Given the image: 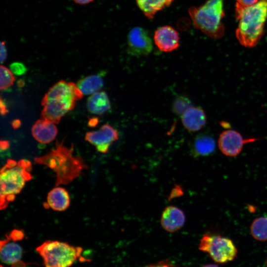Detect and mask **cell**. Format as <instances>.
<instances>
[{
  "label": "cell",
  "instance_id": "cell-1",
  "mask_svg": "<svg viewBox=\"0 0 267 267\" xmlns=\"http://www.w3.org/2000/svg\"><path fill=\"white\" fill-rule=\"evenodd\" d=\"M73 146L56 142L55 148L44 155L34 158L35 163L47 166L56 175L55 185H66L80 176L88 168L82 158L74 156Z\"/></svg>",
  "mask_w": 267,
  "mask_h": 267
},
{
  "label": "cell",
  "instance_id": "cell-2",
  "mask_svg": "<svg viewBox=\"0 0 267 267\" xmlns=\"http://www.w3.org/2000/svg\"><path fill=\"white\" fill-rule=\"evenodd\" d=\"M235 17L238 21L236 37L243 46L253 47L261 39L267 20V0H259L248 6L236 3Z\"/></svg>",
  "mask_w": 267,
  "mask_h": 267
},
{
  "label": "cell",
  "instance_id": "cell-3",
  "mask_svg": "<svg viewBox=\"0 0 267 267\" xmlns=\"http://www.w3.org/2000/svg\"><path fill=\"white\" fill-rule=\"evenodd\" d=\"M83 96L75 83L63 80L58 82L48 89L42 100V119L58 124Z\"/></svg>",
  "mask_w": 267,
  "mask_h": 267
},
{
  "label": "cell",
  "instance_id": "cell-4",
  "mask_svg": "<svg viewBox=\"0 0 267 267\" xmlns=\"http://www.w3.org/2000/svg\"><path fill=\"white\" fill-rule=\"evenodd\" d=\"M31 161L8 159L1 168L0 175V209L6 208L20 193L26 183L32 178Z\"/></svg>",
  "mask_w": 267,
  "mask_h": 267
},
{
  "label": "cell",
  "instance_id": "cell-5",
  "mask_svg": "<svg viewBox=\"0 0 267 267\" xmlns=\"http://www.w3.org/2000/svg\"><path fill=\"white\" fill-rule=\"evenodd\" d=\"M223 5V0H208L200 6L189 8L188 13L195 28L212 39L222 37L224 32Z\"/></svg>",
  "mask_w": 267,
  "mask_h": 267
},
{
  "label": "cell",
  "instance_id": "cell-6",
  "mask_svg": "<svg viewBox=\"0 0 267 267\" xmlns=\"http://www.w3.org/2000/svg\"><path fill=\"white\" fill-rule=\"evenodd\" d=\"M83 248L57 240H47L36 248L45 267H69L81 258ZM88 261L87 260H85Z\"/></svg>",
  "mask_w": 267,
  "mask_h": 267
},
{
  "label": "cell",
  "instance_id": "cell-7",
  "mask_svg": "<svg viewBox=\"0 0 267 267\" xmlns=\"http://www.w3.org/2000/svg\"><path fill=\"white\" fill-rule=\"evenodd\" d=\"M198 249L208 253L216 263L223 264L234 260L238 251L230 239L211 234H205L201 238Z\"/></svg>",
  "mask_w": 267,
  "mask_h": 267
},
{
  "label": "cell",
  "instance_id": "cell-8",
  "mask_svg": "<svg viewBox=\"0 0 267 267\" xmlns=\"http://www.w3.org/2000/svg\"><path fill=\"white\" fill-rule=\"evenodd\" d=\"M128 52L134 56L149 54L153 48L152 41L148 32L140 27L132 29L127 36Z\"/></svg>",
  "mask_w": 267,
  "mask_h": 267
},
{
  "label": "cell",
  "instance_id": "cell-9",
  "mask_svg": "<svg viewBox=\"0 0 267 267\" xmlns=\"http://www.w3.org/2000/svg\"><path fill=\"white\" fill-rule=\"evenodd\" d=\"M257 140L254 138L244 139L238 132L226 130L220 135L218 147L223 155L228 157H235L240 154L244 144Z\"/></svg>",
  "mask_w": 267,
  "mask_h": 267
},
{
  "label": "cell",
  "instance_id": "cell-10",
  "mask_svg": "<svg viewBox=\"0 0 267 267\" xmlns=\"http://www.w3.org/2000/svg\"><path fill=\"white\" fill-rule=\"evenodd\" d=\"M118 138V131L107 124L97 131L87 132L85 135V140L95 146L96 150L102 153H106L113 142Z\"/></svg>",
  "mask_w": 267,
  "mask_h": 267
},
{
  "label": "cell",
  "instance_id": "cell-11",
  "mask_svg": "<svg viewBox=\"0 0 267 267\" xmlns=\"http://www.w3.org/2000/svg\"><path fill=\"white\" fill-rule=\"evenodd\" d=\"M154 41L158 48L164 52L173 51L179 46V34L170 26L158 28L154 35Z\"/></svg>",
  "mask_w": 267,
  "mask_h": 267
},
{
  "label": "cell",
  "instance_id": "cell-12",
  "mask_svg": "<svg viewBox=\"0 0 267 267\" xmlns=\"http://www.w3.org/2000/svg\"><path fill=\"white\" fill-rule=\"evenodd\" d=\"M185 217L183 211L177 207H167L162 213L161 224L162 227L170 232L180 229L184 225Z\"/></svg>",
  "mask_w": 267,
  "mask_h": 267
},
{
  "label": "cell",
  "instance_id": "cell-13",
  "mask_svg": "<svg viewBox=\"0 0 267 267\" xmlns=\"http://www.w3.org/2000/svg\"><path fill=\"white\" fill-rule=\"evenodd\" d=\"M181 119L184 127L190 132L202 129L207 120L206 115L202 108L192 106L181 115Z\"/></svg>",
  "mask_w": 267,
  "mask_h": 267
},
{
  "label": "cell",
  "instance_id": "cell-14",
  "mask_svg": "<svg viewBox=\"0 0 267 267\" xmlns=\"http://www.w3.org/2000/svg\"><path fill=\"white\" fill-rule=\"evenodd\" d=\"M55 124L42 119L37 120L32 127V134L38 142L47 144L55 138L58 130Z\"/></svg>",
  "mask_w": 267,
  "mask_h": 267
},
{
  "label": "cell",
  "instance_id": "cell-15",
  "mask_svg": "<svg viewBox=\"0 0 267 267\" xmlns=\"http://www.w3.org/2000/svg\"><path fill=\"white\" fill-rule=\"evenodd\" d=\"M216 146L214 138L208 134L197 135L191 143L190 150L194 157H206L213 153Z\"/></svg>",
  "mask_w": 267,
  "mask_h": 267
},
{
  "label": "cell",
  "instance_id": "cell-16",
  "mask_svg": "<svg viewBox=\"0 0 267 267\" xmlns=\"http://www.w3.org/2000/svg\"><path fill=\"white\" fill-rule=\"evenodd\" d=\"M46 204L47 208L57 211H64L70 206L69 193L63 187L56 186L47 194Z\"/></svg>",
  "mask_w": 267,
  "mask_h": 267
},
{
  "label": "cell",
  "instance_id": "cell-17",
  "mask_svg": "<svg viewBox=\"0 0 267 267\" xmlns=\"http://www.w3.org/2000/svg\"><path fill=\"white\" fill-rule=\"evenodd\" d=\"M15 242L6 237L0 241V259L3 263L11 265L20 260L23 249Z\"/></svg>",
  "mask_w": 267,
  "mask_h": 267
},
{
  "label": "cell",
  "instance_id": "cell-18",
  "mask_svg": "<svg viewBox=\"0 0 267 267\" xmlns=\"http://www.w3.org/2000/svg\"><path fill=\"white\" fill-rule=\"evenodd\" d=\"M87 108L89 112L102 115L111 108V104L107 94L104 91H97L88 98Z\"/></svg>",
  "mask_w": 267,
  "mask_h": 267
},
{
  "label": "cell",
  "instance_id": "cell-19",
  "mask_svg": "<svg viewBox=\"0 0 267 267\" xmlns=\"http://www.w3.org/2000/svg\"><path fill=\"white\" fill-rule=\"evenodd\" d=\"M174 0H135L136 4L144 15L153 19L156 13L169 7Z\"/></svg>",
  "mask_w": 267,
  "mask_h": 267
},
{
  "label": "cell",
  "instance_id": "cell-20",
  "mask_svg": "<svg viewBox=\"0 0 267 267\" xmlns=\"http://www.w3.org/2000/svg\"><path fill=\"white\" fill-rule=\"evenodd\" d=\"M103 85L102 76L97 74L89 75L80 80L77 86L83 94L89 95L97 92Z\"/></svg>",
  "mask_w": 267,
  "mask_h": 267
},
{
  "label": "cell",
  "instance_id": "cell-21",
  "mask_svg": "<svg viewBox=\"0 0 267 267\" xmlns=\"http://www.w3.org/2000/svg\"><path fill=\"white\" fill-rule=\"evenodd\" d=\"M250 230L251 235L256 240L267 241V217L255 219L251 224Z\"/></svg>",
  "mask_w": 267,
  "mask_h": 267
},
{
  "label": "cell",
  "instance_id": "cell-22",
  "mask_svg": "<svg viewBox=\"0 0 267 267\" xmlns=\"http://www.w3.org/2000/svg\"><path fill=\"white\" fill-rule=\"evenodd\" d=\"M191 106L190 100L185 96L180 95L175 99L172 104V110L176 115L181 116Z\"/></svg>",
  "mask_w": 267,
  "mask_h": 267
},
{
  "label": "cell",
  "instance_id": "cell-23",
  "mask_svg": "<svg viewBox=\"0 0 267 267\" xmlns=\"http://www.w3.org/2000/svg\"><path fill=\"white\" fill-rule=\"evenodd\" d=\"M0 73V90L5 89L11 87L15 81V77L10 69L4 66L1 65Z\"/></svg>",
  "mask_w": 267,
  "mask_h": 267
},
{
  "label": "cell",
  "instance_id": "cell-24",
  "mask_svg": "<svg viewBox=\"0 0 267 267\" xmlns=\"http://www.w3.org/2000/svg\"><path fill=\"white\" fill-rule=\"evenodd\" d=\"M9 69L14 75L17 76L23 75L27 71V69L25 65L19 62L11 63L9 66Z\"/></svg>",
  "mask_w": 267,
  "mask_h": 267
},
{
  "label": "cell",
  "instance_id": "cell-25",
  "mask_svg": "<svg viewBox=\"0 0 267 267\" xmlns=\"http://www.w3.org/2000/svg\"><path fill=\"white\" fill-rule=\"evenodd\" d=\"M24 237L23 230L14 229L9 234L5 235V237L13 241H18L22 240Z\"/></svg>",
  "mask_w": 267,
  "mask_h": 267
},
{
  "label": "cell",
  "instance_id": "cell-26",
  "mask_svg": "<svg viewBox=\"0 0 267 267\" xmlns=\"http://www.w3.org/2000/svg\"><path fill=\"white\" fill-rule=\"evenodd\" d=\"M145 267H178L172 262L168 261H161L159 262L151 264Z\"/></svg>",
  "mask_w": 267,
  "mask_h": 267
},
{
  "label": "cell",
  "instance_id": "cell-27",
  "mask_svg": "<svg viewBox=\"0 0 267 267\" xmlns=\"http://www.w3.org/2000/svg\"><path fill=\"white\" fill-rule=\"evenodd\" d=\"M7 57V49L5 42L4 41L0 42V63L4 62Z\"/></svg>",
  "mask_w": 267,
  "mask_h": 267
},
{
  "label": "cell",
  "instance_id": "cell-28",
  "mask_svg": "<svg viewBox=\"0 0 267 267\" xmlns=\"http://www.w3.org/2000/svg\"><path fill=\"white\" fill-rule=\"evenodd\" d=\"M237 3L244 6H248L252 5L259 1V0H236Z\"/></svg>",
  "mask_w": 267,
  "mask_h": 267
},
{
  "label": "cell",
  "instance_id": "cell-29",
  "mask_svg": "<svg viewBox=\"0 0 267 267\" xmlns=\"http://www.w3.org/2000/svg\"><path fill=\"white\" fill-rule=\"evenodd\" d=\"M0 113L1 115H5L8 113V109L4 102L2 98H0Z\"/></svg>",
  "mask_w": 267,
  "mask_h": 267
},
{
  "label": "cell",
  "instance_id": "cell-30",
  "mask_svg": "<svg viewBox=\"0 0 267 267\" xmlns=\"http://www.w3.org/2000/svg\"><path fill=\"white\" fill-rule=\"evenodd\" d=\"M75 3L80 5H86L93 2L94 0H72Z\"/></svg>",
  "mask_w": 267,
  "mask_h": 267
},
{
  "label": "cell",
  "instance_id": "cell-31",
  "mask_svg": "<svg viewBox=\"0 0 267 267\" xmlns=\"http://www.w3.org/2000/svg\"><path fill=\"white\" fill-rule=\"evenodd\" d=\"M98 122V119L97 118H93L89 119L88 125L90 127L95 126Z\"/></svg>",
  "mask_w": 267,
  "mask_h": 267
},
{
  "label": "cell",
  "instance_id": "cell-32",
  "mask_svg": "<svg viewBox=\"0 0 267 267\" xmlns=\"http://www.w3.org/2000/svg\"><path fill=\"white\" fill-rule=\"evenodd\" d=\"M27 265V264H25L24 262L20 260L11 265V267H26Z\"/></svg>",
  "mask_w": 267,
  "mask_h": 267
},
{
  "label": "cell",
  "instance_id": "cell-33",
  "mask_svg": "<svg viewBox=\"0 0 267 267\" xmlns=\"http://www.w3.org/2000/svg\"><path fill=\"white\" fill-rule=\"evenodd\" d=\"M9 146V143L6 140H1L0 142V149L1 150H5L7 149Z\"/></svg>",
  "mask_w": 267,
  "mask_h": 267
},
{
  "label": "cell",
  "instance_id": "cell-34",
  "mask_svg": "<svg viewBox=\"0 0 267 267\" xmlns=\"http://www.w3.org/2000/svg\"><path fill=\"white\" fill-rule=\"evenodd\" d=\"M20 121L19 120H15L12 123V127L14 129H17L20 126Z\"/></svg>",
  "mask_w": 267,
  "mask_h": 267
},
{
  "label": "cell",
  "instance_id": "cell-35",
  "mask_svg": "<svg viewBox=\"0 0 267 267\" xmlns=\"http://www.w3.org/2000/svg\"><path fill=\"white\" fill-rule=\"evenodd\" d=\"M201 267H220L219 266L217 265H215V264H207V265H204Z\"/></svg>",
  "mask_w": 267,
  "mask_h": 267
},
{
  "label": "cell",
  "instance_id": "cell-36",
  "mask_svg": "<svg viewBox=\"0 0 267 267\" xmlns=\"http://www.w3.org/2000/svg\"><path fill=\"white\" fill-rule=\"evenodd\" d=\"M17 84H18V86L21 87L22 86H23L24 85V82H23V81L20 80V81H19L17 82Z\"/></svg>",
  "mask_w": 267,
  "mask_h": 267
},
{
  "label": "cell",
  "instance_id": "cell-37",
  "mask_svg": "<svg viewBox=\"0 0 267 267\" xmlns=\"http://www.w3.org/2000/svg\"><path fill=\"white\" fill-rule=\"evenodd\" d=\"M266 267H267V263H266Z\"/></svg>",
  "mask_w": 267,
  "mask_h": 267
},
{
  "label": "cell",
  "instance_id": "cell-38",
  "mask_svg": "<svg viewBox=\"0 0 267 267\" xmlns=\"http://www.w3.org/2000/svg\"><path fill=\"white\" fill-rule=\"evenodd\" d=\"M0 267H3L1 265V266H0Z\"/></svg>",
  "mask_w": 267,
  "mask_h": 267
}]
</instances>
